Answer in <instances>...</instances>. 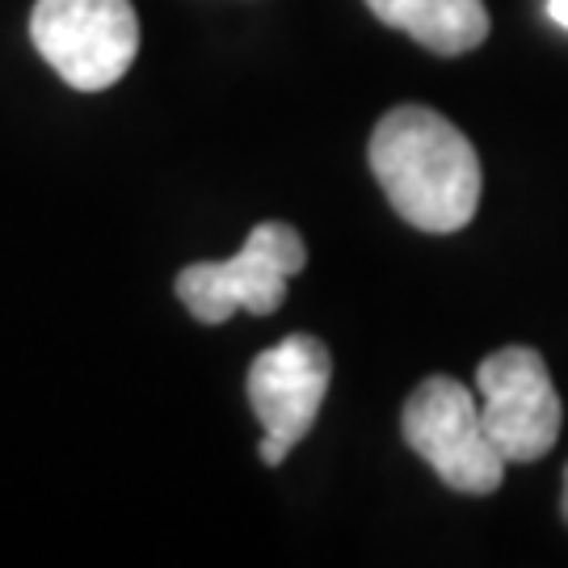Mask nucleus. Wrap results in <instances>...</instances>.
<instances>
[{"label": "nucleus", "instance_id": "nucleus-1", "mask_svg": "<svg viewBox=\"0 0 568 568\" xmlns=\"http://www.w3.org/2000/svg\"><path fill=\"white\" fill-rule=\"evenodd\" d=\"M371 173L405 224L447 236L480 206V156L429 105H396L371 131Z\"/></svg>", "mask_w": 568, "mask_h": 568}, {"label": "nucleus", "instance_id": "nucleus-2", "mask_svg": "<svg viewBox=\"0 0 568 568\" xmlns=\"http://www.w3.org/2000/svg\"><path fill=\"white\" fill-rule=\"evenodd\" d=\"M400 429L408 447L438 471V480L447 488L471 493V497L497 493L506 476V459L493 447L480 422V405L467 384L450 375H429L405 400Z\"/></svg>", "mask_w": 568, "mask_h": 568}, {"label": "nucleus", "instance_id": "nucleus-3", "mask_svg": "<svg viewBox=\"0 0 568 568\" xmlns=\"http://www.w3.org/2000/svg\"><path fill=\"white\" fill-rule=\"evenodd\" d=\"M30 39L63 84L98 93L126 77L140 51V21L131 0H39Z\"/></svg>", "mask_w": 568, "mask_h": 568}, {"label": "nucleus", "instance_id": "nucleus-4", "mask_svg": "<svg viewBox=\"0 0 568 568\" xmlns=\"http://www.w3.org/2000/svg\"><path fill=\"white\" fill-rule=\"evenodd\" d=\"M307 262L304 236L291 224H257L232 262H194L178 274V300L194 321L224 325L232 312L270 316L286 300V278Z\"/></svg>", "mask_w": 568, "mask_h": 568}, {"label": "nucleus", "instance_id": "nucleus-5", "mask_svg": "<svg viewBox=\"0 0 568 568\" xmlns=\"http://www.w3.org/2000/svg\"><path fill=\"white\" fill-rule=\"evenodd\" d=\"M480 422L506 464H535L560 438V396L548 363L530 345H506L488 354L476 371Z\"/></svg>", "mask_w": 568, "mask_h": 568}, {"label": "nucleus", "instance_id": "nucleus-6", "mask_svg": "<svg viewBox=\"0 0 568 568\" xmlns=\"http://www.w3.org/2000/svg\"><path fill=\"white\" fill-rule=\"evenodd\" d=\"M328 379H333V358L325 342L312 333H291L248 366V405L265 429L262 459L270 467L283 464L291 447L316 426Z\"/></svg>", "mask_w": 568, "mask_h": 568}, {"label": "nucleus", "instance_id": "nucleus-7", "mask_svg": "<svg viewBox=\"0 0 568 568\" xmlns=\"http://www.w3.org/2000/svg\"><path fill=\"white\" fill-rule=\"evenodd\" d=\"M366 9L434 55H464L488 39L485 0H366Z\"/></svg>", "mask_w": 568, "mask_h": 568}, {"label": "nucleus", "instance_id": "nucleus-8", "mask_svg": "<svg viewBox=\"0 0 568 568\" xmlns=\"http://www.w3.org/2000/svg\"><path fill=\"white\" fill-rule=\"evenodd\" d=\"M548 13L556 26H565L568 30V0H548Z\"/></svg>", "mask_w": 568, "mask_h": 568}, {"label": "nucleus", "instance_id": "nucleus-9", "mask_svg": "<svg viewBox=\"0 0 568 568\" xmlns=\"http://www.w3.org/2000/svg\"><path fill=\"white\" fill-rule=\"evenodd\" d=\"M560 514H565V523H568V467H565V497H560Z\"/></svg>", "mask_w": 568, "mask_h": 568}]
</instances>
